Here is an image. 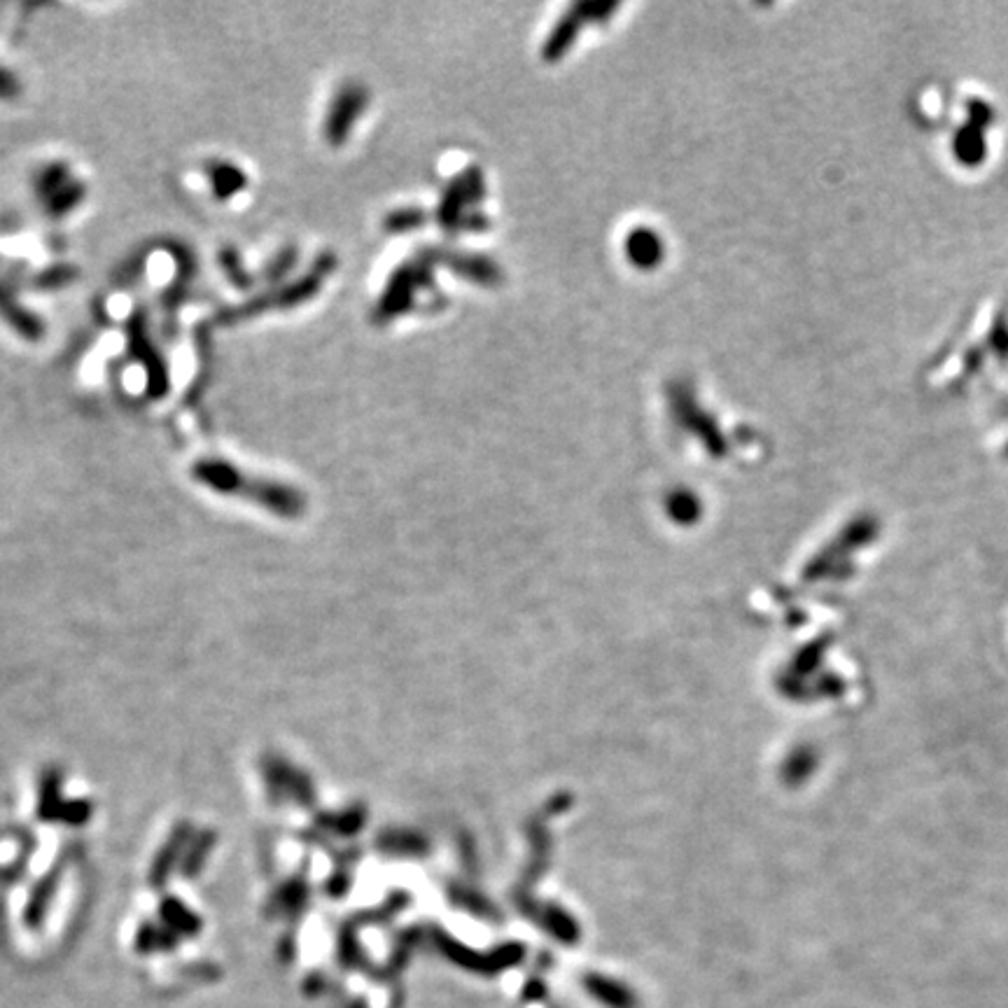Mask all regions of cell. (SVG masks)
<instances>
[{
  "mask_svg": "<svg viewBox=\"0 0 1008 1008\" xmlns=\"http://www.w3.org/2000/svg\"><path fill=\"white\" fill-rule=\"evenodd\" d=\"M241 182H245L243 175L231 166H217L213 171V185L217 196H231L236 189H241Z\"/></svg>",
  "mask_w": 1008,
  "mask_h": 1008,
  "instance_id": "6da1fadb",
  "label": "cell"
},
{
  "mask_svg": "<svg viewBox=\"0 0 1008 1008\" xmlns=\"http://www.w3.org/2000/svg\"><path fill=\"white\" fill-rule=\"evenodd\" d=\"M17 91H19V82L14 80L7 70L0 68V96L12 98V96H17Z\"/></svg>",
  "mask_w": 1008,
  "mask_h": 1008,
  "instance_id": "7a4b0ae2",
  "label": "cell"
}]
</instances>
